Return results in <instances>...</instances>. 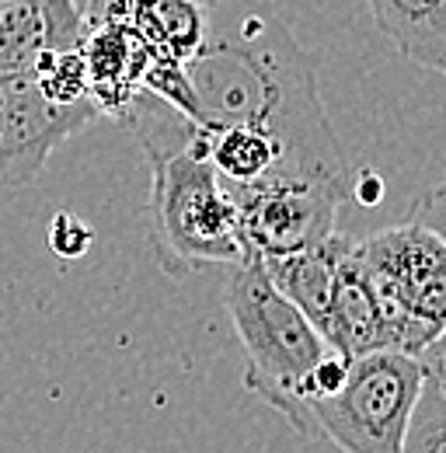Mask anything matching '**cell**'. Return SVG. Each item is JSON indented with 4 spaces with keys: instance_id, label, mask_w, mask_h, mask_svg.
Segmentation results:
<instances>
[{
    "instance_id": "8fae6325",
    "label": "cell",
    "mask_w": 446,
    "mask_h": 453,
    "mask_svg": "<svg viewBox=\"0 0 446 453\" xmlns=\"http://www.w3.org/2000/svg\"><path fill=\"white\" fill-rule=\"evenodd\" d=\"M342 241H345V234L334 230L328 241H321L314 248L279 255V258H262L265 276L273 280V286L321 332V339L328 335V321H332V293L334 276H338Z\"/></svg>"
},
{
    "instance_id": "277c9868",
    "label": "cell",
    "mask_w": 446,
    "mask_h": 453,
    "mask_svg": "<svg viewBox=\"0 0 446 453\" xmlns=\"http://www.w3.org/2000/svg\"><path fill=\"white\" fill-rule=\"evenodd\" d=\"M422 384L419 356L401 349L359 352L332 395L300 404L293 429L300 440H332L345 453H401Z\"/></svg>"
},
{
    "instance_id": "30bf717a",
    "label": "cell",
    "mask_w": 446,
    "mask_h": 453,
    "mask_svg": "<svg viewBox=\"0 0 446 453\" xmlns=\"http://www.w3.org/2000/svg\"><path fill=\"white\" fill-rule=\"evenodd\" d=\"M325 342L349 359L359 352H370V349H390L381 307L373 300V289L366 283V273H363L359 255H356V237L342 241L338 276H334L332 293V321H328Z\"/></svg>"
},
{
    "instance_id": "2e32d148",
    "label": "cell",
    "mask_w": 446,
    "mask_h": 453,
    "mask_svg": "<svg viewBox=\"0 0 446 453\" xmlns=\"http://www.w3.org/2000/svg\"><path fill=\"white\" fill-rule=\"evenodd\" d=\"M143 91H150L154 98H161L165 105L178 109L181 115H188L192 122L203 126V112H199V98H196V88L188 81V70L185 63L174 57H161L154 53L147 63V73H143Z\"/></svg>"
},
{
    "instance_id": "7c38bea8",
    "label": "cell",
    "mask_w": 446,
    "mask_h": 453,
    "mask_svg": "<svg viewBox=\"0 0 446 453\" xmlns=\"http://www.w3.org/2000/svg\"><path fill=\"white\" fill-rule=\"evenodd\" d=\"M377 28L408 63L446 77V0H366Z\"/></svg>"
},
{
    "instance_id": "d6986e66",
    "label": "cell",
    "mask_w": 446,
    "mask_h": 453,
    "mask_svg": "<svg viewBox=\"0 0 446 453\" xmlns=\"http://www.w3.org/2000/svg\"><path fill=\"white\" fill-rule=\"evenodd\" d=\"M419 363H422V370H426V377L440 388L446 395V328L436 335V339L429 342L422 352H419Z\"/></svg>"
},
{
    "instance_id": "7a4b0ae2",
    "label": "cell",
    "mask_w": 446,
    "mask_h": 453,
    "mask_svg": "<svg viewBox=\"0 0 446 453\" xmlns=\"http://www.w3.org/2000/svg\"><path fill=\"white\" fill-rule=\"evenodd\" d=\"M150 157V244L171 280L248 255L237 199L203 154V126L140 91L119 119Z\"/></svg>"
},
{
    "instance_id": "ba28073f",
    "label": "cell",
    "mask_w": 446,
    "mask_h": 453,
    "mask_svg": "<svg viewBox=\"0 0 446 453\" xmlns=\"http://www.w3.org/2000/svg\"><path fill=\"white\" fill-rule=\"evenodd\" d=\"M81 57L88 70V95L102 115L122 119L133 98L143 91V73L154 50L122 18L88 21L81 35Z\"/></svg>"
},
{
    "instance_id": "e0dca14e",
    "label": "cell",
    "mask_w": 446,
    "mask_h": 453,
    "mask_svg": "<svg viewBox=\"0 0 446 453\" xmlns=\"http://www.w3.org/2000/svg\"><path fill=\"white\" fill-rule=\"evenodd\" d=\"M91 241H95V230L84 224L81 217H73V213H56L53 217V224H50V248H53V255H59V258H81V255H88Z\"/></svg>"
},
{
    "instance_id": "ac0fdd59",
    "label": "cell",
    "mask_w": 446,
    "mask_h": 453,
    "mask_svg": "<svg viewBox=\"0 0 446 453\" xmlns=\"http://www.w3.org/2000/svg\"><path fill=\"white\" fill-rule=\"evenodd\" d=\"M408 220H415V224L426 226L429 234H436L440 244L446 248V181L443 185H433L429 192H422V196L411 203Z\"/></svg>"
},
{
    "instance_id": "4fadbf2b",
    "label": "cell",
    "mask_w": 446,
    "mask_h": 453,
    "mask_svg": "<svg viewBox=\"0 0 446 453\" xmlns=\"http://www.w3.org/2000/svg\"><path fill=\"white\" fill-rule=\"evenodd\" d=\"M203 154L227 185L289 178L279 143L255 126H203Z\"/></svg>"
},
{
    "instance_id": "52a82bcc",
    "label": "cell",
    "mask_w": 446,
    "mask_h": 453,
    "mask_svg": "<svg viewBox=\"0 0 446 453\" xmlns=\"http://www.w3.org/2000/svg\"><path fill=\"white\" fill-rule=\"evenodd\" d=\"M95 119H102L95 102H46L32 73L0 77V185L25 188L35 181L56 147L88 129Z\"/></svg>"
},
{
    "instance_id": "8992f818",
    "label": "cell",
    "mask_w": 446,
    "mask_h": 453,
    "mask_svg": "<svg viewBox=\"0 0 446 453\" xmlns=\"http://www.w3.org/2000/svg\"><path fill=\"white\" fill-rule=\"evenodd\" d=\"M237 199L241 234L251 255L279 258L314 248L334 234L349 185L311 181V178H276L258 185H227Z\"/></svg>"
},
{
    "instance_id": "9a60e30c",
    "label": "cell",
    "mask_w": 446,
    "mask_h": 453,
    "mask_svg": "<svg viewBox=\"0 0 446 453\" xmlns=\"http://www.w3.org/2000/svg\"><path fill=\"white\" fill-rule=\"evenodd\" d=\"M401 453H446V395L426 377Z\"/></svg>"
},
{
    "instance_id": "9c48e42d",
    "label": "cell",
    "mask_w": 446,
    "mask_h": 453,
    "mask_svg": "<svg viewBox=\"0 0 446 453\" xmlns=\"http://www.w3.org/2000/svg\"><path fill=\"white\" fill-rule=\"evenodd\" d=\"M81 0H0V77L28 73L56 46H81Z\"/></svg>"
},
{
    "instance_id": "5bb4252c",
    "label": "cell",
    "mask_w": 446,
    "mask_h": 453,
    "mask_svg": "<svg viewBox=\"0 0 446 453\" xmlns=\"http://www.w3.org/2000/svg\"><path fill=\"white\" fill-rule=\"evenodd\" d=\"M35 88L42 91L46 102L53 105H81L91 102L88 95V70H84V57L77 46H56L46 50L35 59V66L28 70Z\"/></svg>"
},
{
    "instance_id": "ffe728a7",
    "label": "cell",
    "mask_w": 446,
    "mask_h": 453,
    "mask_svg": "<svg viewBox=\"0 0 446 453\" xmlns=\"http://www.w3.org/2000/svg\"><path fill=\"white\" fill-rule=\"evenodd\" d=\"M349 199H356V203H363V206H377V203L384 199V181H381L373 171H356V174H352Z\"/></svg>"
},
{
    "instance_id": "6da1fadb",
    "label": "cell",
    "mask_w": 446,
    "mask_h": 453,
    "mask_svg": "<svg viewBox=\"0 0 446 453\" xmlns=\"http://www.w3.org/2000/svg\"><path fill=\"white\" fill-rule=\"evenodd\" d=\"M227 18L210 14L203 50L185 63L203 126H255L282 150L289 178L352 188L349 165L318 95V59L273 7L223 0Z\"/></svg>"
},
{
    "instance_id": "5b68a950",
    "label": "cell",
    "mask_w": 446,
    "mask_h": 453,
    "mask_svg": "<svg viewBox=\"0 0 446 453\" xmlns=\"http://www.w3.org/2000/svg\"><path fill=\"white\" fill-rule=\"evenodd\" d=\"M356 255L381 307L390 349L419 356L446 328V248L440 237L404 220L356 237Z\"/></svg>"
},
{
    "instance_id": "44dd1931",
    "label": "cell",
    "mask_w": 446,
    "mask_h": 453,
    "mask_svg": "<svg viewBox=\"0 0 446 453\" xmlns=\"http://www.w3.org/2000/svg\"><path fill=\"white\" fill-rule=\"evenodd\" d=\"M203 4H206V7H210V11H213V7H220L223 0H203Z\"/></svg>"
},
{
    "instance_id": "3957f363",
    "label": "cell",
    "mask_w": 446,
    "mask_h": 453,
    "mask_svg": "<svg viewBox=\"0 0 446 453\" xmlns=\"http://www.w3.org/2000/svg\"><path fill=\"white\" fill-rule=\"evenodd\" d=\"M223 303L244 345V388L296 426L304 384L332 345L273 286L262 258L251 251L234 265Z\"/></svg>"
}]
</instances>
